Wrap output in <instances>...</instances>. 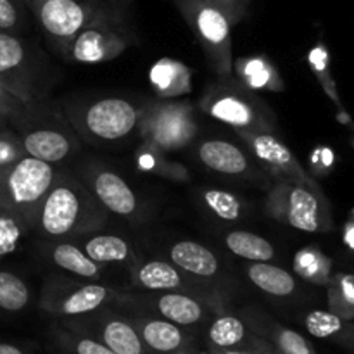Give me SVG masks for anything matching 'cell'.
<instances>
[{
  "label": "cell",
  "mask_w": 354,
  "mask_h": 354,
  "mask_svg": "<svg viewBox=\"0 0 354 354\" xmlns=\"http://www.w3.org/2000/svg\"><path fill=\"white\" fill-rule=\"evenodd\" d=\"M104 223V213L92 192L76 180L59 176L37 211L31 230L47 239L88 234Z\"/></svg>",
  "instance_id": "cell-1"
},
{
  "label": "cell",
  "mask_w": 354,
  "mask_h": 354,
  "mask_svg": "<svg viewBox=\"0 0 354 354\" xmlns=\"http://www.w3.org/2000/svg\"><path fill=\"white\" fill-rule=\"evenodd\" d=\"M57 178L50 162L24 154L0 168V209L16 214L31 232L38 207Z\"/></svg>",
  "instance_id": "cell-2"
},
{
  "label": "cell",
  "mask_w": 354,
  "mask_h": 354,
  "mask_svg": "<svg viewBox=\"0 0 354 354\" xmlns=\"http://www.w3.org/2000/svg\"><path fill=\"white\" fill-rule=\"evenodd\" d=\"M128 3L130 0H106L95 19L69 45L68 52L73 61L93 64L123 54L131 41L127 21Z\"/></svg>",
  "instance_id": "cell-3"
},
{
  "label": "cell",
  "mask_w": 354,
  "mask_h": 354,
  "mask_svg": "<svg viewBox=\"0 0 354 354\" xmlns=\"http://www.w3.org/2000/svg\"><path fill=\"white\" fill-rule=\"evenodd\" d=\"M204 54L221 76L232 73V19L211 0H173Z\"/></svg>",
  "instance_id": "cell-4"
},
{
  "label": "cell",
  "mask_w": 354,
  "mask_h": 354,
  "mask_svg": "<svg viewBox=\"0 0 354 354\" xmlns=\"http://www.w3.org/2000/svg\"><path fill=\"white\" fill-rule=\"evenodd\" d=\"M270 216L296 230L317 234L328 227V206L320 189L280 180L268 194Z\"/></svg>",
  "instance_id": "cell-5"
},
{
  "label": "cell",
  "mask_w": 354,
  "mask_h": 354,
  "mask_svg": "<svg viewBox=\"0 0 354 354\" xmlns=\"http://www.w3.org/2000/svg\"><path fill=\"white\" fill-rule=\"evenodd\" d=\"M24 2L48 41L69 48L76 35L95 19L106 0H24Z\"/></svg>",
  "instance_id": "cell-6"
},
{
  "label": "cell",
  "mask_w": 354,
  "mask_h": 354,
  "mask_svg": "<svg viewBox=\"0 0 354 354\" xmlns=\"http://www.w3.org/2000/svg\"><path fill=\"white\" fill-rule=\"evenodd\" d=\"M140 135L152 149L180 151L197 133L192 107L189 104L158 102L140 111Z\"/></svg>",
  "instance_id": "cell-7"
},
{
  "label": "cell",
  "mask_w": 354,
  "mask_h": 354,
  "mask_svg": "<svg viewBox=\"0 0 354 354\" xmlns=\"http://www.w3.org/2000/svg\"><path fill=\"white\" fill-rule=\"evenodd\" d=\"M201 106L214 120L230 124L237 131L270 133L273 128L272 118L261 100L237 86H214L206 93Z\"/></svg>",
  "instance_id": "cell-8"
},
{
  "label": "cell",
  "mask_w": 354,
  "mask_h": 354,
  "mask_svg": "<svg viewBox=\"0 0 354 354\" xmlns=\"http://www.w3.org/2000/svg\"><path fill=\"white\" fill-rule=\"evenodd\" d=\"M138 120L140 111L130 100L106 97L86 106L82 124L90 137L113 142L128 137L138 124Z\"/></svg>",
  "instance_id": "cell-9"
},
{
  "label": "cell",
  "mask_w": 354,
  "mask_h": 354,
  "mask_svg": "<svg viewBox=\"0 0 354 354\" xmlns=\"http://www.w3.org/2000/svg\"><path fill=\"white\" fill-rule=\"evenodd\" d=\"M242 138L249 144L251 151L254 152L256 158L263 161V165L268 166L273 173L282 176L289 182L303 183V185L320 189L313 178H310L303 166L297 162L290 149L279 140L275 135L268 133H251V131H239Z\"/></svg>",
  "instance_id": "cell-10"
},
{
  "label": "cell",
  "mask_w": 354,
  "mask_h": 354,
  "mask_svg": "<svg viewBox=\"0 0 354 354\" xmlns=\"http://www.w3.org/2000/svg\"><path fill=\"white\" fill-rule=\"evenodd\" d=\"M0 82L14 93L33 104L30 57L26 44L17 37V33L0 31Z\"/></svg>",
  "instance_id": "cell-11"
},
{
  "label": "cell",
  "mask_w": 354,
  "mask_h": 354,
  "mask_svg": "<svg viewBox=\"0 0 354 354\" xmlns=\"http://www.w3.org/2000/svg\"><path fill=\"white\" fill-rule=\"evenodd\" d=\"M17 135H19L24 154L40 159V161L50 162V165L68 159L76 147L71 135L61 128H26Z\"/></svg>",
  "instance_id": "cell-12"
},
{
  "label": "cell",
  "mask_w": 354,
  "mask_h": 354,
  "mask_svg": "<svg viewBox=\"0 0 354 354\" xmlns=\"http://www.w3.org/2000/svg\"><path fill=\"white\" fill-rule=\"evenodd\" d=\"M111 296L113 292L100 283H83L75 286V289L59 290L57 296L47 299L44 306L61 317H78L97 311L111 299Z\"/></svg>",
  "instance_id": "cell-13"
},
{
  "label": "cell",
  "mask_w": 354,
  "mask_h": 354,
  "mask_svg": "<svg viewBox=\"0 0 354 354\" xmlns=\"http://www.w3.org/2000/svg\"><path fill=\"white\" fill-rule=\"evenodd\" d=\"M104 209L118 216H131L137 211V196L127 182L118 173L109 169H100L92 176V190Z\"/></svg>",
  "instance_id": "cell-14"
},
{
  "label": "cell",
  "mask_w": 354,
  "mask_h": 354,
  "mask_svg": "<svg viewBox=\"0 0 354 354\" xmlns=\"http://www.w3.org/2000/svg\"><path fill=\"white\" fill-rule=\"evenodd\" d=\"M137 328L145 349L151 354H176L185 346V334L180 325L168 320H135L131 322Z\"/></svg>",
  "instance_id": "cell-15"
},
{
  "label": "cell",
  "mask_w": 354,
  "mask_h": 354,
  "mask_svg": "<svg viewBox=\"0 0 354 354\" xmlns=\"http://www.w3.org/2000/svg\"><path fill=\"white\" fill-rule=\"evenodd\" d=\"M197 156L206 168L221 175H244L249 169L248 156L227 140H206L197 147Z\"/></svg>",
  "instance_id": "cell-16"
},
{
  "label": "cell",
  "mask_w": 354,
  "mask_h": 354,
  "mask_svg": "<svg viewBox=\"0 0 354 354\" xmlns=\"http://www.w3.org/2000/svg\"><path fill=\"white\" fill-rule=\"evenodd\" d=\"M173 265L196 277H214L220 272V263L213 251L194 241H180L169 249Z\"/></svg>",
  "instance_id": "cell-17"
},
{
  "label": "cell",
  "mask_w": 354,
  "mask_h": 354,
  "mask_svg": "<svg viewBox=\"0 0 354 354\" xmlns=\"http://www.w3.org/2000/svg\"><path fill=\"white\" fill-rule=\"evenodd\" d=\"M99 341L116 354H149L137 328L123 318H102L99 325Z\"/></svg>",
  "instance_id": "cell-18"
},
{
  "label": "cell",
  "mask_w": 354,
  "mask_h": 354,
  "mask_svg": "<svg viewBox=\"0 0 354 354\" xmlns=\"http://www.w3.org/2000/svg\"><path fill=\"white\" fill-rule=\"evenodd\" d=\"M154 304L156 311H158L165 320L180 325V327L197 325L203 320L204 315H206L203 304H201L196 297L187 296V294H180L176 292V290L161 294V296L156 299Z\"/></svg>",
  "instance_id": "cell-19"
},
{
  "label": "cell",
  "mask_w": 354,
  "mask_h": 354,
  "mask_svg": "<svg viewBox=\"0 0 354 354\" xmlns=\"http://www.w3.org/2000/svg\"><path fill=\"white\" fill-rule=\"evenodd\" d=\"M135 286L154 292H173L182 289L183 280L178 270L166 261H147L138 266L131 275Z\"/></svg>",
  "instance_id": "cell-20"
},
{
  "label": "cell",
  "mask_w": 354,
  "mask_h": 354,
  "mask_svg": "<svg viewBox=\"0 0 354 354\" xmlns=\"http://www.w3.org/2000/svg\"><path fill=\"white\" fill-rule=\"evenodd\" d=\"M248 277L259 290L275 297H287L296 290V280L287 270L270 265L268 261L254 263L248 266Z\"/></svg>",
  "instance_id": "cell-21"
},
{
  "label": "cell",
  "mask_w": 354,
  "mask_h": 354,
  "mask_svg": "<svg viewBox=\"0 0 354 354\" xmlns=\"http://www.w3.org/2000/svg\"><path fill=\"white\" fill-rule=\"evenodd\" d=\"M151 82L162 97L183 95L192 86L189 69L182 62L171 61V59H162L152 68Z\"/></svg>",
  "instance_id": "cell-22"
},
{
  "label": "cell",
  "mask_w": 354,
  "mask_h": 354,
  "mask_svg": "<svg viewBox=\"0 0 354 354\" xmlns=\"http://www.w3.org/2000/svg\"><path fill=\"white\" fill-rule=\"evenodd\" d=\"M83 251L97 265H121L131 259V249L116 235H93L83 244Z\"/></svg>",
  "instance_id": "cell-23"
},
{
  "label": "cell",
  "mask_w": 354,
  "mask_h": 354,
  "mask_svg": "<svg viewBox=\"0 0 354 354\" xmlns=\"http://www.w3.org/2000/svg\"><path fill=\"white\" fill-rule=\"evenodd\" d=\"M50 258L59 268L76 277H82V279H97V277H100V265L92 261L83 249L76 248L71 242H59L52 249Z\"/></svg>",
  "instance_id": "cell-24"
},
{
  "label": "cell",
  "mask_w": 354,
  "mask_h": 354,
  "mask_svg": "<svg viewBox=\"0 0 354 354\" xmlns=\"http://www.w3.org/2000/svg\"><path fill=\"white\" fill-rule=\"evenodd\" d=\"M225 242H227V248L234 254L249 259V261L261 263L275 258V249H273V245L266 239H263L261 235H256L252 232H230L227 235V239H225Z\"/></svg>",
  "instance_id": "cell-25"
},
{
  "label": "cell",
  "mask_w": 354,
  "mask_h": 354,
  "mask_svg": "<svg viewBox=\"0 0 354 354\" xmlns=\"http://www.w3.org/2000/svg\"><path fill=\"white\" fill-rule=\"evenodd\" d=\"M237 73L242 78V82L251 88H283L282 82H280L277 69L273 64H270L266 59L263 57H252V59H241L237 62Z\"/></svg>",
  "instance_id": "cell-26"
},
{
  "label": "cell",
  "mask_w": 354,
  "mask_h": 354,
  "mask_svg": "<svg viewBox=\"0 0 354 354\" xmlns=\"http://www.w3.org/2000/svg\"><path fill=\"white\" fill-rule=\"evenodd\" d=\"M30 303V289L23 279L9 270H0V310L7 313L23 311Z\"/></svg>",
  "instance_id": "cell-27"
},
{
  "label": "cell",
  "mask_w": 354,
  "mask_h": 354,
  "mask_svg": "<svg viewBox=\"0 0 354 354\" xmlns=\"http://www.w3.org/2000/svg\"><path fill=\"white\" fill-rule=\"evenodd\" d=\"M248 335L244 322L232 315L218 317L209 327V341L218 349H232L241 344Z\"/></svg>",
  "instance_id": "cell-28"
},
{
  "label": "cell",
  "mask_w": 354,
  "mask_h": 354,
  "mask_svg": "<svg viewBox=\"0 0 354 354\" xmlns=\"http://www.w3.org/2000/svg\"><path fill=\"white\" fill-rule=\"evenodd\" d=\"M203 201L207 209L213 211L225 221H235L242 214V203L232 192L220 189H207L203 192Z\"/></svg>",
  "instance_id": "cell-29"
},
{
  "label": "cell",
  "mask_w": 354,
  "mask_h": 354,
  "mask_svg": "<svg viewBox=\"0 0 354 354\" xmlns=\"http://www.w3.org/2000/svg\"><path fill=\"white\" fill-rule=\"evenodd\" d=\"M33 111V104L24 100L12 90L7 88L2 82H0V116L7 121V123L19 124L23 127Z\"/></svg>",
  "instance_id": "cell-30"
},
{
  "label": "cell",
  "mask_w": 354,
  "mask_h": 354,
  "mask_svg": "<svg viewBox=\"0 0 354 354\" xmlns=\"http://www.w3.org/2000/svg\"><path fill=\"white\" fill-rule=\"evenodd\" d=\"M26 232L30 230L23 220H19L16 214L9 213V211L0 209V259L16 251L21 237Z\"/></svg>",
  "instance_id": "cell-31"
},
{
  "label": "cell",
  "mask_w": 354,
  "mask_h": 354,
  "mask_svg": "<svg viewBox=\"0 0 354 354\" xmlns=\"http://www.w3.org/2000/svg\"><path fill=\"white\" fill-rule=\"evenodd\" d=\"M306 330L317 339H327L341 332L342 320L339 315L330 313V311H311L304 320Z\"/></svg>",
  "instance_id": "cell-32"
},
{
  "label": "cell",
  "mask_w": 354,
  "mask_h": 354,
  "mask_svg": "<svg viewBox=\"0 0 354 354\" xmlns=\"http://www.w3.org/2000/svg\"><path fill=\"white\" fill-rule=\"evenodd\" d=\"M28 14L30 10L24 0H0V31L19 33Z\"/></svg>",
  "instance_id": "cell-33"
},
{
  "label": "cell",
  "mask_w": 354,
  "mask_h": 354,
  "mask_svg": "<svg viewBox=\"0 0 354 354\" xmlns=\"http://www.w3.org/2000/svg\"><path fill=\"white\" fill-rule=\"evenodd\" d=\"M275 344L280 354H315L310 342L290 328H277Z\"/></svg>",
  "instance_id": "cell-34"
},
{
  "label": "cell",
  "mask_w": 354,
  "mask_h": 354,
  "mask_svg": "<svg viewBox=\"0 0 354 354\" xmlns=\"http://www.w3.org/2000/svg\"><path fill=\"white\" fill-rule=\"evenodd\" d=\"M24 156V149L21 145L19 135L10 128L0 130V168L12 165Z\"/></svg>",
  "instance_id": "cell-35"
},
{
  "label": "cell",
  "mask_w": 354,
  "mask_h": 354,
  "mask_svg": "<svg viewBox=\"0 0 354 354\" xmlns=\"http://www.w3.org/2000/svg\"><path fill=\"white\" fill-rule=\"evenodd\" d=\"M332 304L344 313L354 315V275H342L339 283L330 292Z\"/></svg>",
  "instance_id": "cell-36"
},
{
  "label": "cell",
  "mask_w": 354,
  "mask_h": 354,
  "mask_svg": "<svg viewBox=\"0 0 354 354\" xmlns=\"http://www.w3.org/2000/svg\"><path fill=\"white\" fill-rule=\"evenodd\" d=\"M324 258L315 251H303L297 254L296 270L303 277H308V279L315 280L318 273H324Z\"/></svg>",
  "instance_id": "cell-37"
},
{
  "label": "cell",
  "mask_w": 354,
  "mask_h": 354,
  "mask_svg": "<svg viewBox=\"0 0 354 354\" xmlns=\"http://www.w3.org/2000/svg\"><path fill=\"white\" fill-rule=\"evenodd\" d=\"M69 351L73 354H116L113 349L107 348L102 341L92 337H80L73 335L68 339Z\"/></svg>",
  "instance_id": "cell-38"
},
{
  "label": "cell",
  "mask_w": 354,
  "mask_h": 354,
  "mask_svg": "<svg viewBox=\"0 0 354 354\" xmlns=\"http://www.w3.org/2000/svg\"><path fill=\"white\" fill-rule=\"evenodd\" d=\"M327 61H328V54L322 45H318L317 48H313L310 54V62L313 71H317V75L320 76V82H324L325 90H328L327 80H330V75H328V68H327Z\"/></svg>",
  "instance_id": "cell-39"
},
{
  "label": "cell",
  "mask_w": 354,
  "mask_h": 354,
  "mask_svg": "<svg viewBox=\"0 0 354 354\" xmlns=\"http://www.w3.org/2000/svg\"><path fill=\"white\" fill-rule=\"evenodd\" d=\"M213 3H216L220 9H223L228 14V17L232 19V23H237L248 12V7L251 0H211Z\"/></svg>",
  "instance_id": "cell-40"
},
{
  "label": "cell",
  "mask_w": 354,
  "mask_h": 354,
  "mask_svg": "<svg viewBox=\"0 0 354 354\" xmlns=\"http://www.w3.org/2000/svg\"><path fill=\"white\" fill-rule=\"evenodd\" d=\"M0 354H24L17 346L6 344V342H0Z\"/></svg>",
  "instance_id": "cell-41"
},
{
  "label": "cell",
  "mask_w": 354,
  "mask_h": 354,
  "mask_svg": "<svg viewBox=\"0 0 354 354\" xmlns=\"http://www.w3.org/2000/svg\"><path fill=\"white\" fill-rule=\"evenodd\" d=\"M346 242H348L351 248H354V223L348 225V230H346Z\"/></svg>",
  "instance_id": "cell-42"
},
{
  "label": "cell",
  "mask_w": 354,
  "mask_h": 354,
  "mask_svg": "<svg viewBox=\"0 0 354 354\" xmlns=\"http://www.w3.org/2000/svg\"><path fill=\"white\" fill-rule=\"evenodd\" d=\"M220 354H251L245 351H237V349H221Z\"/></svg>",
  "instance_id": "cell-43"
},
{
  "label": "cell",
  "mask_w": 354,
  "mask_h": 354,
  "mask_svg": "<svg viewBox=\"0 0 354 354\" xmlns=\"http://www.w3.org/2000/svg\"><path fill=\"white\" fill-rule=\"evenodd\" d=\"M3 128H9V123H7V121L0 116V130H3Z\"/></svg>",
  "instance_id": "cell-44"
},
{
  "label": "cell",
  "mask_w": 354,
  "mask_h": 354,
  "mask_svg": "<svg viewBox=\"0 0 354 354\" xmlns=\"http://www.w3.org/2000/svg\"><path fill=\"white\" fill-rule=\"evenodd\" d=\"M263 354H280V353H275V351H265Z\"/></svg>",
  "instance_id": "cell-45"
},
{
  "label": "cell",
  "mask_w": 354,
  "mask_h": 354,
  "mask_svg": "<svg viewBox=\"0 0 354 354\" xmlns=\"http://www.w3.org/2000/svg\"><path fill=\"white\" fill-rule=\"evenodd\" d=\"M197 354H211V353H197Z\"/></svg>",
  "instance_id": "cell-46"
}]
</instances>
